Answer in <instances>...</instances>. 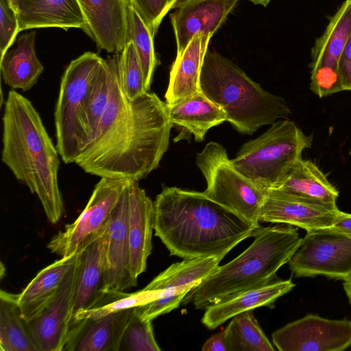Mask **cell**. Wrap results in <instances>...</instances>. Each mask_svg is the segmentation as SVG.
<instances>
[{
    "mask_svg": "<svg viewBox=\"0 0 351 351\" xmlns=\"http://www.w3.org/2000/svg\"><path fill=\"white\" fill-rule=\"evenodd\" d=\"M120 53L106 58L110 101L96 133L75 163L100 178L138 181L158 168L173 125L167 104L155 93L148 91L134 100L128 97L121 80Z\"/></svg>",
    "mask_w": 351,
    "mask_h": 351,
    "instance_id": "6da1fadb",
    "label": "cell"
},
{
    "mask_svg": "<svg viewBox=\"0 0 351 351\" xmlns=\"http://www.w3.org/2000/svg\"><path fill=\"white\" fill-rule=\"evenodd\" d=\"M154 231L170 255L221 261L254 235L256 226L207 197L203 192L164 187L154 202Z\"/></svg>",
    "mask_w": 351,
    "mask_h": 351,
    "instance_id": "7a4b0ae2",
    "label": "cell"
},
{
    "mask_svg": "<svg viewBox=\"0 0 351 351\" xmlns=\"http://www.w3.org/2000/svg\"><path fill=\"white\" fill-rule=\"evenodd\" d=\"M1 160L40 201L48 220L57 223L64 205L58 186L59 152L32 102L9 91L2 118Z\"/></svg>",
    "mask_w": 351,
    "mask_h": 351,
    "instance_id": "3957f363",
    "label": "cell"
},
{
    "mask_svg": "<svg viewBox=\"0 0 351 351\" xmlns=\"http://www.w3.org/2000/svg\"><path fill=\"white\" fill-rule=\"evenodd\" d=\"M252 244L229 263L219 266L184 297L182 303L205 309L226 298L277 278L301 244L291 225L260 227Z\"/></svg>",
    "mask_w": 351,
    "mask_h": 351,
    "instance_id": "277c9868",
    "label": "cell"
},
{
    "mask_svg": "<svg viewBox=\"0 0 351 351\" xmlns=\"http://www.w3.org/2000/svg\"><path fill=\"white\" fill-rule=\"evenodd\" d=\"M200 87L223 110L226 121L242 134H252L263 125L288 119L291 114L283 98L265 90L234 63L216 52H206Z\"/></svg>",
    "mask_w": 351,
    "mask_h": 351,
    "instance_id": "5b68a950",
    "label": "cell"
},
{
    "mask_svg": "<svg viewBox=\"0 0 351 351\" xmlns=\"http://www.w3.org/2000/svg\"><path fill=\"white\" fill-rule=\"evenodd\" d=\"M104 58L86 51L64 70L54 112L56 147L65 164L75 162L88 142L86 108L92 82Z\"/></svg>",
    "mask_w": 351,
    "mask_h": 351,
    "instance_id": "8992f818",
    "label": "cell"
},
{
    "mask_svg": "<svg viewBox=\"0 0 351 351\" xmlns=\"http://www.w3.org/2000/svg\"><path fill=\"white\" fill-rule=\"evenodd\" d=\"M312 141L313 136L305 135L293 121L279 120L262 135L243 144L232 162L267 191L281 182Z\"/></svg>",
    "mask_w": 351,
    "mask_h": 351,
    "instance_id": "52a82bcc",
    "label": "cell"
},
{
    "mask_svg": "<svg viewBox=\"0 0 351 351\" xmlns=\"http://www.w3.org/2000/svg\"><path fill=\"white\" fill-rule=\"evenodd\" d=\"M196 165L206 179L203 193L207 197L261 226L259 215L267 191L235 168L222 145L207 143L197 154Z\"/></svg>",
    "mask_w": 351,
    "mask_h": 351,
    "instance_id": "ba28073f",
    "label": "cell"
},
{
    "mask_svg": "<svg viewBox=\"0 0 351 351\" xmlns=\"http://www.w3.org/2000/svg\"><path fill=\"white\" fill-rule=\"evenodd\" d=\"M129 180L101 178L80 216L54 235L47 248L61 258L81 251L105 228Z\"/></svg>",
    "mask_w": 351,
    "mask_h": 351,
    "instance_id": "9c48e42d",
    "label": "cell"
},
{
    "mask_svg": "<svg viewBox=\"0 0 351 351\" xmlns=\"http://www.w3.org/2000/svg\"><path fill=\"white\" fill-rule=\"evenodd\" d=\"M288 263L297 277L346 280L351 276V234L333 228L307 232Z\"/></svg>",
    "mask_w": 351,
    "mask_h": 351,
    "instance_id": "30bf717a",
    "label": "cell"
},
{
    "mask_svg": "<svg viewBox=\"0 0 351 351\" xmlns=\"http://www.w3.org/2000/svg\"><path fill=\"white\" fill-rule=\"evenodd\" d=\"M272 341L280 351L343 350L351 346V321L307 315L274 331Z\"/></svg>",
    "mask_w": 351,
    "mask_h": 351,
    "instance_id": "8fae6325",
    "label": "cell"
},
{
    "mask_svg": "<svg viewBox=\"0 0 351 351\" xmlns=\"http://www.w3.org/2000/svg\"><path fill=\"white\" fill-rule=\"evenodd\" d=\"M78 261L77 254L54 299L39 316L27 322L40 351H63L73 317Z\"/></svg>",
    "mask_w": 351,
    "mask_h": 351,
    "instance_id": "7c38bea8",
    "label": "cell"
},
{
    "mask_svg": "<svg viewBox=\"0 0 351 351\" xmlns=\"http://www.w3.org/2000/svg\"><path fill=\"white\" fill-rule=\"evenodd\" d=\"M338 210L337 207L270 189L267 191L259 221L288 224L309 232L332 228Z\"/></svg>",
    "mask_w": 351,
    "mask_h": 351,
    "instance_id": "4fadbf2b",
    "label": "cell"
},
{
    "mask_svg": "<svg viewBox=\"0 0 351 351\" xmlns=\"http://www.w3.org/2000/svg\"><path fill=\"white\" fill-rule=\"evenodd\" d=\"M130 180L124 188L109 221L106 243V266L101 289L103 291H124L136 286L132 280L130 271Z\"/></svg>",
    "mask_w": 351,
    "mask_h": 351,
    "instance_id": "5bb4252c",
    "label": "cell"
},
{
    "mask_svg": "<svg viewBox=\"0 0 351 351\" xmlns=\"http://www.w3.org/2000/svg\"><path fill=\"white\" fill-rule=\"evenodd\" d=\"M239 0H183L177 3L170 17L177 56L196 35L213 34L221 27Z\"/></svg>",
    "mask_w": 351,
    "mask_h": 351,
    "instance_id": "9a60e30c",
    "label": "cell"
},
{
    "mask_svg": "<svg viewBox=\"0 0 351 351\" xmlns=\"http://www.w3.org/2000/svg\"><path fill=\"white\" fill-rule=\"evenodd\" d=\"M154 230V202L139 186L137 180H130L128 208L130 271L136 285L138 277L147 267V258L152 249Z\"/></svg>",
    "mask_w": 351,
    "mask_h": 351,
    "instance_id": "2e32d148",
    "label": "cell"
},
{
    "mask_svg": "<svg viewBox=\"0 0 351 351\" xmlns=\"http://www.w3.org/2000/svg\"><path fill=\"white\" fill-rule=\"evenodd\" d=\"M97 49L120 53L126 43L127 0H77Z\"/></svg>",
    "mask_w": 351,
    "mask_h": 351,
    "instance_id": "e0dca14e",
    "label": "cell"
},
{
    "mask_svg": "<svg viewBox=\"0 0 351 351\" xmlns=\"http://www.w3.org/2000/svg\"><path fill=\"white\" fill-rule=\"evenodd\" d=\"M134 308L71 326L63 351H119Z\"/></svg>",
    "mask_w": 351,
    "mask_h": 351,
    "instance_id": "ac0fdd59",
    "label": "cell"
},
{
    "mask_svg": "<svg viewBox=\"0 0 351 351\" xmlns=\"http://www.w3.org/2000/svg\"><path fill=\"white\" fill-rule=\"evenodd\" d=\"M19 32L58 27L79 28L88 34V21L77 0H15Z\"/></svg>",
    "mask_w": 351,
    "mask_h": 351,
    "instance_id": "d6986e66",
    "label": "cell"
},
{
    "mask_svg": "<svg viewBox=\"0 0 351 351\" xmlns=\"http://www.w3.org/2000/svg\"><path fill=\"white\" fill-rule=\"evenodd\" d=\"M295 285L291 279L276 278L241 291L207 306L202 322L208 329H215L241 313L261 306L273 308L277 299L291 291Z\"/></svg>",
    "mask_w": 351,
    "mask_h": 351,
    "instance_id": "ffe728a7",
    "label": "cell"
},
{
    "mask_svg": "<svg viewBox=\"0 0 351 351\" xmlns=\"http://www.w3.org/2000/svg\"><path fill=\"white\" fill-rule=\"evenodd\" d=\"M211 34L196 35L185 50L176 56L165 95L168 106L202 93L200 75Z\"/></svg>",
    "mask_w": 351,
    "mask_h": 351,
    "instance_id": "44dd1931",
    "label": "cell"
},
{
    "mask_svg": "<svg viewBox=\"0 0 351 351\" xmlns=\"http://www.w3.org/2000/svg\"><path fill=\"white\" fill-rule=\"evenodd\" d=\"M109 221L110 219L103 230L77 253L78 270L73 315L90 306L102 289Z\"/></svg>",
    "mask_w": 351,
    "mask_h": 351,
    "instance_id": "7402d4cb",
    "label": "cell"
},
{
    "mask_svg": "<svg viewBox=\"0 0 351 351\" xmlns=\"http://www.w3.org/2000/svg\"><path fill=\"white\" fill-rule=\"evenodd\" d=\"M77 256L61 258L43 268L19 294L21 316L27 322L39 316L54 299Z\"/></svg>",
    "mask_w": 351,
    "mask_h": 351,
    "instance_id": "603a6c76",
    "label": "cell"
},
{
    "mask_svg": "<svg viewBox=\"0 0 351 351\" xmlns=\"http://www.w3.org/2000/svg\"><path fill=\"white\" fill-rule=\"evenodd\" d=\"M298 197L337 207V190L313 162L299 158L274 188Z\"/></svg>",
    "mask_w": 351,
    "mask_h": 351,
    "instance_id": "cb8c5ba5",
    "label": "cell"
},
{
    "mask_svg": "<svg viewBox=\"0 0 351 351\" xmlns=\"http://www.w3.org/2000/svg\"><path fill=\"white\" fill-rule=\"evenodd\" d=\"M36 32L21 36L14 49L1 58V71L5 84L12 89H31L44 71L35 51Z\"/></svg>",
    "mask_w": 351,
    "mask_h": 351,
    "instance_id": "d4e9b609",
    "label": "cell"
},
{
    "mask_svg": "<svg viewBox=\"0 0 351 351\" xmlns=\"http://www.w3.org/2000/svg\"><path fill=\"white\" fill-rule=\"evenodd\" d=\"M170 120L202 141L208 130L226 121V114L217 104L202 92L190 98L168 106Z\"/></svg>",
    "mask_w": 351,
    "mask_h": 351,
    "instance_id": "484cf974",
    "label": "cell"
},
{
    "mask_svg": "<svg viewBox=\"0 0 351 351\" xmlns=\"http://www.w3.org/2000/svg\"><path fill=\"white\" fill-rule=\"evenodd\" d=\"M220 261L216 257L184 259L160 272L144 289L158 294L174 289L191 291L210 276Z\"/></svg>",
    "mask_w": 351,
    "mask_h": 351,
    "instance_id": "4316f807",
    "label": "cell"
},
{
    "mask_svg": "<svg viewBox=\"0 0 351 351\" xmlns=\"http://www.w3.org/2000/svg\"><path fill=\"white\" fill-rule=\"evenodd\" d=\"M350 35L351 0H346L316 40L312 49L311 68L327 66L338 69L339 58Z\"/></svg>",
    "mask_w": 351,
    "mask_h": 351,
    "instance_id": "83f0119b",
    "label": "cell"
},
{
    "mask_svg": "<svg viewBox=\"0 0 351 351\" xmlns=\"http://www.w3.org/2000/svg\"><path fill=\"white\" fill-rule=\"evenodd\" d=\"M0 350L40 351L21 316L19 294L0 292Z\"/></svg>",
    "mask_w": 351,
    "mask_h": 351,
    "instance_id": "f1b7e54d",
    "label": "cell"
},
{
    "mask_svg": "<svg viewBox=\"0 0 351 351\" xmlns=\"http://www.w3.org/2000/svg\"><path fill=\"white\" fill-rule=\"evenodd\" d=\"M223 332L227 351L275 350L254 317L253 310L234 316Z\"/></svg>",
    "mask_w": 351,
    "mask_h": 351,
    "instance_id": "f546056e",
    "label": "cell"
},
{
    "mask_svg": "<svg viewBox=\"0 0 351 351\" xmlns=\"http://www.w3.org/2000/svg\"><path fill=\"white\" fill-rule=\"evenodd\" d=\"M158 296V293L145 289L132 293L124 291L101 290L90 306L73 315L70 326L82 320L97 319L121 310L136 307Z\"/></svg>",
    "mask_w": 351,
    "mask_h": 351,
    "instance_id": "4dcf8cb0",
    "label": "cell"
},
{
    "mask_svg": "<svg viewBox=\"0 0 351 351\" xmlns=\"http://www.w3.org/2000/svg\"><path fill=\"white\" fill-rule=\"evenodd\" d=\"M153 38L148 26L128 3L126 43L131 41L134 45L147 91H149L157 63Z\"/></svg>",
    "mask_w": 351,
    "mask_h": 351,
    "instance_id": "1f68e13d",
    "label": "cell"
},
{
    "mask_svg": "<svg viewBox=\"0 0 351 351\" xmlns=\"http://www.w3.org/2000/svg\"><path fill=\"white\" fill-rule=\"evenodd\" d=\"M110 98V71L107 58L96 74L88 95L86 108L88 143L93 138Z\"/></svg>",
    "mask_w": 351,
    "mask_h": 351,
    "instance_id": "d6a6232c",
    "label": "cell"
},
{
    "mask_svg": "<svg viewBox=\"0 0 351 351\" xmlns=\"http://www.w3.org/2000/svg\"><path fill=\"white\" fill-rule=\"evenodd\" d=\"M120 70L128 97L136 99L148 92L145 86L141 64L132 42H128L120 53Z\"/></svg>",
    "mask_w": 351,
    "mask_h": 351,
    "instance_id": "836d02e7",
    "label": "cell"
},
{
    "mask_svg": "<svg viewBox=\"0 0 351 351\" xmlns=\"http://www.w3.org/2000/svg\"><path fill=\"white\" fill-rule=\"evenodd\" d=\"M121 348L130 351H160L154 337L152 321L143 319L133 311Z\"/></svg>",
    "mask_w": 351,
    "mask_h": 351,
    "instance_id": "e575fe53",
    "label": "cell"
},
{
    "mask_svg": "<svg viewBox=\"0 0 351 351\" xmlns=\"http://www.w3.org/2000/svg\"><path fill=\"white\" fill-rule=\"evenodd\" d=\"M189 290L162 291L159 297L134 308V312L144 320H151L179 307Z\"/></svg>",
    "mask_w": 351,
    "mask_h": 351,
    "instance_id": "d590c367",
    "label": "cell"
},
{
    "mask_svg": "<svg viewBox=\"0 0 351 351\" xmlns=\"http://www.w3.org/2000/svg\"><path fill=\"white\" fill-rule=\"evenodd\" d=\"M154 36L162 20L178 0H128Z\"/></svg>",
    "mask_w": 351,
    "mask_h": 351,
    "instance_id": "8d00e7d4",
    "label": "cell"
},
{
    "mask_svg": "<svg viewBox=\"0 0 351 351\" xmlns=\"http://www.w3.org/2000/svg\"><path fill=\"white\" fill-rule=\"evenodd\" d=\"M311 69V88L319 97L344 90L337 68L319 66Z\"/></svg>",
    "mask_w": 351,
    "mask_h": 351,
    "instance_id": "74e56055",
    "label": "cell"
},
{
    "mask_svg": "<svg viewBox=\"0 0 351 351\" xmlns=\"http://www.w3.org/2000/svg\"><path fill=\"white\" fill-rule=\"evenodd\" d=\"M16 12L9 0H0V52L2 58L19 33Z\"/></svg>",
    "mask_w": 351,
    "mask_h": 351,
    "instance_id": "f35d334b",
    "label": "cell"
},
{
    "mask_svg": "<svg viewBox=\"0 0 351 351\" xmlns=\"http://www.w3.org/2000/svg\"><path fill=\"white\" fill-rule=\"evenodd\" d=\"M338 71L344 90H351V35L343 49L338 62Z\"/></svg>",
    "mask_w": 351,
    "mask_h": 351,
    "instance_id": "ab89813d",
    "label": "cell"
},
{
    "mask_svg": "<svg viewBox=\"0 0 351 351\" xmlns=\"http://www.w3.org/2000/svg\"><path fill=\"white\" fill-rule=\"evenodd\" d=\"M203 351H227L223 330L213 335L204 343Z\"/></svg>",
    "mask_w": 351,
    "mask_h": 351,
    "instance_id": "60d3db41",
    "label": "cell"
},
{
    "mask_svg": "<svg viewBox=\"0 0 351 351\" xmlns=\"http://www.w3.org/2000/svg\"><path fill=\"white\" fill-rule=\"evenodd\" d=\"M332 228L338 231L351 234V214L338 210Z\"/></svg>",
    "mask_w": 351,
    "mask_h": 351,
    "instance_id": "b9f144b4",
    "label": "cell"
},
{
    "mask_svg": "<svg viewBox=\"0 0 351 351\" xmlns=\"http://www.w3.org/2000/svg\"><path fill=\"white\" fill-rule=\"evenodd\" d=\"M343 289L348 296L350 303L351 304V276L347 280H344Z\"/></svg>",
    "mask_w": 351,
    "mask_h": 351,
    "instance_id": "7bdbcfd3",
    "label": "cell"
},
{
    "mask_svg": "<svg viewBox=\"0 0 351 351\" xmlns=\"http://www.w3.org/2000/svg\"><path fill=\"white\" fill-rule=\"evenodd\" d=\"M252 1L253 3L256 5H261L264 7L267 5V4L269 3L271 0H249Z\"/></svg>",
    "mask_w": 351,
    "mask_h": 351,
    "instance_id": "ee69618b",
    "label": "cell"
},
{
    "mask_svg": "<svg viewBox=\"0 0 351 351\" xmlns=\"http://www.w3.org/2000/svg\"><path fill=\"white\" fill-rule=\"evenodd\" d=\"M9 1L11 2V3H12V6H13V5H14V3L15 0H9Z\"/></svg>",
    "mask_w": 351,
    "mask_h": 351,
    "instance_id": "f6af8a7d",
    "label": "cell"
},
{
    "mask_svg": "<svg viewBox=\"0 0 351 351\" xmlns=\"http://www.w3.org/2000/svg\"><path fill=\"white\" fill-rule=\"evenodd\" d=\"M350 156H351V149H350Z\"/></svg>",
    "mask_w": 351,
    "mask_h": 351,
    "instance_id": "bcb514c9",
    "label": "cell"
},
{
    "mask_svg": "<svg viewBox=\"0 0 351 351\" xmlns=\"http://www.w3.org/2000/svg\"><path fill=\"white\" fill-rule=\"evenodd\" d=\"M127 1H128V0H127Z\"/></svg>",
    "mask_w": 351,
    "mask_h": 351,
    "instance_id": "7dc6e473",
    "label": "cell"
}]
</instances>
